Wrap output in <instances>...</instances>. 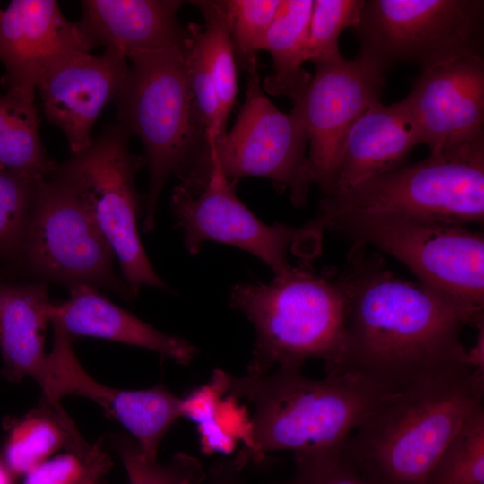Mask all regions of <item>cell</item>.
<instances>
[{
  "label": "cell",
  "mask_w": 484,
  "mask_h": 484,
  "mask_svg": "<svg viewBox=\"0 0 484 484\" xmlns=\"http://www.w3.org/2000/svg\"><path fill=\"white\" fill-rule=\"evenodd\" d=\"M339 278L347 325L335 371L359 373L393 391L428 374L469 365L462 332L483 324L484 317L396 276L361 243L352 244Z\"/></svg>",
  "instance_id": "cell-1"
},
{
  "label": "cell",
  "mask_w": 484,
  "mask_h": 484,
  "mask_svg": "<svg viewBox=\"0 0 484 484\" xmlns=\"http://www.w3.org/2000/svg\"><path fill=\"white\" fill-rule=\"evenodd\" d=\"M484 395V372L463 364L386 393L345 443L341 456L371 484H424Z\"/></svg>",
  "instance_id": "cell-2"
},
{
  "label": "cell",
  "mask_w": 484,
  "mask_h": 484,
  "mask_svg": "<svg viewBox=\"0 0 484 484\" xmlns=\"http://www.w3.org/2000/svg\"><path fill=\"white\" fill-rule=\"evenodd\" d=\"M389 392L351 370L327 373L322 379L291 367L242 377L225 373V394L246 398L255 407L248 438L231 461L241 471L271 452L342 451L356 428Z\"/></svg>",
  "instance_id": "cell-3"
},
{
  "label": "cell",
  "mask_w": 484,
  "mask_h": 484,
  "mask_svg": "<svg viewBox=\"0 0 484 484\" xmlns=\"http://www.w3.org/2000/svg\"><path fill=\"white\" fill-rule=\"evenodd\" d=\"M184 46L185 42L131 55L125 83L115 100L117 123L140 138L145 151L149 190L142 223L144 233L154 227L167 180L175 176L180 186H193L208 153L206 129L186 80Z\"/></svg>",
  "instance_id": "cell-4"
},
{
  "label": "cell",
  "mask_w": 484,
  "mask_h": 484,
  "mask_svg": "<svg viewBox=\"0 0 484 484\" xmlns=\"http://www.w3.org/2000/svg\"><path fill=\"white\" fill-rule=\"evenodd\" d=\"M229 304L255 330L247 375L278 367L302 368L308 359L324 363L326 373L341 362L346 336L347 305L339 278L331 269L316 272L307 263L290 266L266 284H237Z\"/></svg>",
  "instance_id": "cell-5"
},
{
  "label": "cell",
  "mask_w": 484,
  "mask_h": 484,
  "mask_svg": "<svg viewBox=\"0 0 484 484\" xmlns=\"http://www.w3.org/2000/svg\"><path fill=\"white\" fill-rule=\"evenodd\" d=\"M315 234L332 230L399 260L419 283L456 307L484 317V236L464 225L385 211L347 210L315 217Z\"/></svg>",
  "instance_id": "cell-6"
},
{
  "label": "cell",
  "mask_w": 484,
  "mask_h": 484,
  "mask_svg": "<svg viewBox=\"0 0 484 484\" xmlns=\"http://www.w3.org/2000/svg\"><path fill=\"white\" fill-rule=\"evenodd\" d=\"M116 260L84 203L51 174L37 182L22 247L1 272L68 290L90 286L133 299L134 295L116 271Z\"/></svg>",
  "instance_id": "cell-7"
},
{
  "label": "cell",
  "mask_w": 484,
  "mask_h": 484,
  "mask_svg": "<svg viewBox=\"0 0 484 484\" xmlns=\"http://www.w3.org/2000/svg\"><path fill=\"white\" fill-rule=\"evenodd\" d=\"M358 56L385 74L402 64L421 72L483 56V0H365L354 27Z\"/></svg>",
  "instance_id": "cell-8"
},
{
  "label": "cell",
  "mask_w": 484,
  "mask_h": 484,
  "mask_svg": "<svg viewBox=\"0 0 484 484\" xmlns=\"http://www.w3.org/2000/svg\"><path fill=\"white\" fill-rule=\"evenodd\" d=\"M131 135L118 124L107 126L83 151L56 163L52 174L84 203L112 247L122 279L137 297L143 287L169 290L142 245L138 220L140 196L135 186L145 159L129 149Z\"/></svg>",
  "instance_id": "cell-9"
},
{
  "label": "cell",
  "mask_w": 484,
  "mask_h": 484,
  "mask_svg": "<svg viewBox=\"0 0 484 484\" xmlns=\"http://www.w3.org/2000/svg\"><path fill=\"white\" fill-rule=\"evenodd\" d=\"M245 102L232 128L208 147L205 179L212 168L228 179L246 177L270 179L287 190L293 205H305L312 184L306 153L308 133L299 112H281L264 95L256 56L246 63Z\"/></svg>",
  "instance_id": "cell-10"
},
{
  "label": "cell",
  "mask_w": 484,
  "mask_h": 484,
  "mask_svg": "<svg viewBox=\"0 0 484 484\" xmlns=\"http://www.w3.org/2000/svg\"><path fill=\"white\" fill-rule=\"evenodd\" d=\"M347 210L385 211L464 225L484 221V160L429 155L324 198L317 217Z\"/></svg>",
  "instance_id": "cell-11"
},
{
  "label": "cell",
  "mask_w": 484,
  "mask_h": 484,
  "mask_svg": "<svg viewBox=\"0 0 484 484\" xmlns=\"http://www.w3.org/2000/svg\"><path fill=\"white\" fill-rule=\"evenodd\" d=\"M405 100L429 155L484 160L483 56H462L421 72Z\"/></svg>",
  "instance_id": "cell-12"
},
{
  "label": "cell",
  "mask_w": 484,
  "mask_h": 484,
  "mask_svg": "<svg viewBox=\"0 0 484 484\" xmlns=\"http://www.w3.org/2000/svg\"><path fill=\"white\" fill-rule=\"evenodd\" d=\"M384 74L357 56L315 64V73L293 101L307 133L312 184L332 192L346 135L355 121L380 102Z\"/></svg>",
  "instance_id": "cell-13"
},
{
  "label": "cell",
  "mask_w": 484,
  "mask_h": 484,
  "mask_svg": "<svg viewBox=\"0 0 484 484\" xmlns=\"http://www.w3.org/2000/svg\"><path fill=\"white\" fill-rule=\"evenodd\" d=\"M236 184L212 168L208 180L197 191L175 186L171 210L186 250L196 254L206 241L224 243L259 258L274 275L287 271L291 266L288 261L290 246L308 234L303 228L260 220L238 197Z\"/></svg>",
  "instance_id": "cell-14"
},
{
  "label": "cell",
  "mask_w": 484,
  "mask_h": 484,
  "mask_svg": "<svg viewBox=\"0 0 484 484\" xmlns=\"http://www.w3.org/2000/svg\"><path fill=\"white\" fill-rule=\"evenodd\" d=\"M51 324L48 368L56 399L60 402L66 395H77L93 401L129 432L149 459L157 460L162 438L181 417V398L162 384L144 390H122L100 384L80 364L71 335L59 324Z\"/></svg>",
  "instance_id": "cell-15"
},
{
  "label": "cell",
  "mask_w": 484,
  "mask_h": 484,
  "mask_svg": "<svg viewBox=\"0 0 484 484\" xmlns=\"http://www.w3.org/2000/svg\"><path fill=\"white\" fill-rule=\"evenodd\" d=\"M91 47L78 23L55 0H13L0 18L1 82L6 92L35 98L43 77L65 58Z\"/></svg>",
  "instance_id": "cell-16"
},
{
  "label": "cell",
  "mask_w": 484,
  "mask_h": 484,
  "mask_svg": "<svg viewBox=\"0 0 484 484\" xmlns=\"http://www.w3.org/2000/svg\"><path fill=\"white\" fill-rule=\"evenodd\" d=\"M128 71L127 58L116 52H82L61 61L40 81L43 113L65 134L72 154L90 145L96 120L120 94Z\"/></svg>",
  "instance_id": "cell-17"
},
{
  "label": "cell",
  "mask_w": 484,
  "mask_h": 484,
  "mask_svg": "<svg viewBox=\"0 0 484 484\" xmlns=\"http://www.w3.org/2000/svg\"><path fill=\"white\" fill-rule=\"evenodd\" d=\"M48 284L10 282L0 279V351L4 372L13 381L24 377L40 387L46 404L65 425L73 422L56 399L45 352V332L50 319Z\"/></svg>",
  "instance_id": "cell-18"
},
{
  "label": "cell",
  "mask_w": 484,
  "mask_h": 484,
  "mask_svg": "<svg viewBox=\"0 0 484 484\" xmlns=\"http://www.w3.org/2000/svg\"><path fill=\"white\" fill-rule=\"evenodd\" d=\"M420 135L403 99L391 105L377 102L351 125L341 149L332 198L357 185L403 165Z\"/></svg>",
  "instance_id": "cell-19"
},
{
  "label": "cell",
  "mask_w": 484,
  "mask_h": 484,
  "mask_svg": "<svg viewBox=\"0 0 484 484\" xmlns=\"http://www.w3.org/2000/svg\"><path fill=\"white\" fill-rule=\"evenodd\" d=\"M183 1L84 0L77 22L93 49L103 47L125 58L137 52L182 44L187 26L177 19Z\"/></svg>",
  "instance_id": "cell-20"
},
{
  "label": "cell",
  "mask_w": 484,
  "mask_h": 484,
  "mask_svg": "<svg viewBox=\"0 0 484 484\" xmlns=\"http://www.w3.org/2000/svg\"><path fill=\"white\" fill-rule=\"evenodd\" d=\"M69 293L68 299L51 303L50 319L71 336L101 338L144 348L186 366L198 353L186 339L157 330L109 301L95 288L79 286Z\"/></svg>",
  "instance_id": "cell-21"
},
{
  "label": "cell",
  "mask_w": 484,
  "mask_h": 484,
  "mask_svg": "<svg viewBox=\"0 0 484 484\" xmlns=\"http://www.w3.org/2000/svg\"><path fill=\"white\" fill-rule=\"evenodd\" d=\"M313 4L314 0H281L263 46L273 63V74L264 82V89L271 94L295 101L311 79L302 64L306 61Z\"/></svg>",
  "instance_id": "cell-22"
},
{
  "label": "cell",
  "mask_w": 484,
  "mask_h": 484,
  "mask_svg": "<svg viewBox=\"0 0 484 484\" xmlns=\"http://www.w3.org/2000/svg\"><path fill=\"white\" fill-rule=\"evenodd\" d=\"M56 165L40 139L35 98L0 96V170L44 179Z\"/></svg>",
  "instance_id": "cell-23"
},
{
  "label": "cell",
  "mask_w": 484,
  "mask_h": 484,
  "mask_svg": "<svg viewBox=\"0 0 484 484\" xmlns=\"http://www.w3.org/2000/svg\"><path fill=\"white\" fill-rule=\"evenodd\" d=\"M201 12L204 26L201 39L212 71L218 97L222 131L232 110L238 93L235 49L220 1H192Z\"/></svg>",
  "instance_id": "cell-24"
},
{
  "label": "cell",
  "mask_w": 484,
  "mask_h": 484,
  "mask_svg": "<svg viewBox=\"0 0 484 484\" xmlns=\"http://www.w3.org/2000/svg\"><path fill=\"white\" fill-rule=\"evenodd\" d=\"M424 484H484V408L475 407L442 452Z\"/></svg>",
  "instance_id": "cell-25"
},
{
  "label": "cell",
  "mask_w": 484,
  "mask_h": 484,
  "mask_svg": "<svg viewBox=\"0 0 484 484\" xmlns=\"http://www.w3.org/2000/svg\"><path fill=\"white\" fill-rule=\"evenodd\" d=\"M63 445L73 450L65 426L47 405V409L29 415L12 431L4 452L6 466L13 473L25 475Z\"/></svg>",
  "instance_id": "cell-26"
},
{
  "label": "cell",
  "mask_w": 484,
  "mask_h": 484,
  "mask_svg": "<svg viewBox=\"0 0 484 484\" xmlns=\"http://www.w3.org/2000/svg\"><path fill=\"white\" fill-rule=\"evenodd\" d=\"M113 445L126 471L130 484H203L206 478L200 461L176 454L168 464L149 459L137 443L123 434L113 436Z\"/></svg>",
  "instance_id": "cell-27"
},
{
  "label": "cell",
  "mask_w": 484,
  "mask_h": 484,
  "mask_svg": "<svg viewBox=\"0 0 484 484\" xmlns=\"http://www.w3.org/2000/svg\"><path fill=\"white\" fill-rule=\"evenodd\" d=\"M39 180L0 170V264L4 267L21 252Z\"/></svg>",
  "instance_id": "cell-28"
},
{
  "label": "cell",
  "mask_w": 484,
  "mask_h": 484,
  "mask_svg": "<svg viewBox=\"0 0 484 484\" xmlns=\"http://www.w3.org/2000/svg\"><path fill=\"white\" fill-rule=\"evenodd\" d=\"M365 0H314L306 61L315 64L341 57L339 36L348 27H355Z\"/></svg>",
  "instance_id": "cell-29"
},
{
  "label": "cell",
  "mask_w": 484,
  "mask_h": 484,
  "mask_svg": "<svg viewBox=\"0 0 484 484\" xmlns=\"http://www.w3.org/2000/svg\"><path fill=\"white\" fill-rule=\"evenodd\" d=\"M184 46L186 80L199 116L205 126L208 146L225 133L220 122V108L215 82L201 39V26L187 25Z\"/></svg>",
  "instance_id": "cell-30"
},
{
  "label": "cell",
  "mask_w": 484,
  "mask_h": 484,
  "mask_svg": "<svg viewBox=\"0 0 484 484\" xmlns=\"http://www.w3.org/2000/svg\"><path fill=\"white\" fill-rule=\"evenodd\" d=\"M233 42L235 56L244 65L263 49L266 33L281 0L220 1Z\"/></svg>",
  "instance_id": "cell-31"
},
{
  "label": "cell",
  "mask_w": 484,
  "mask_h": 484,
  "mask_svg": "<svg viewBox=\"0 0 484 484\" xmlns=\"http://www.w3.org/2000/svg\"><path fill=\"white\" fill-rule=\"evenodd\" d=\"M295 470L281 484H371L347 463L341 451L294 454Z\"/></svg>",
  "instance_id": "cell-32"
},
{
  "label": "cell",
  "mask_w": 484,
  "mask_h": 484,
  "mask_svg": "<svg viewBox=\"0 0 484 484\" xmlns=\"http://www.w3.org/2000/svg\"><path fill=\"white\" fill-rule=\"evenodd\" d=\"M225 394L224 371L216 369L210 383L193 390L181 398V417L197 424L213 419L216 409Z\"/></svg>",
  "instance_id": "cell-33"
},
{
  "label": "cell",
  "mask_w": 484,
  "mask_h": 484,
  "mask_svg": "<svg viewBox=\"0 0 484 484\" xmlns=\"http://www.w3.org/2000/svg\"><path fill=\"white\" fill-rule=\"evenodd\" d=\"M84 468L85 458L73 453L59 455L46 460L26 473L23 484H75Z\"/></svg>",
  "instance_id": "cell-34"
},
{
  "label": "cell",
  "mask_w": 484,
  "mask_h": 484,
  "mask_svg": "<svg viewBox=\"0 0 484 484\" xmlns=\"http://www.w3.org/2000/svg\"><path fill=\"white\" fill-rule=\"evenodd\" d=\"M213 420L218 428L227 436L245 443L251 430V419L246 409L238 404V399L229 395L219 403Z\"/></svg>",
  "instance_id": "cell-35"
},
{
  "label": "cell",
  "mask_w": 484,
  "mask_h": 484,
  "mask_svg": "<svg viewBox=\"0 0 484 484\" xmlns=\"http://www.w3.org/2000/svg\"><path fill=\"white\" fill-rule=\"evenodd\" d=\"M201 450L204 454H230L237 441L225 435L213 419L197 424Z\"/></svg>",
  "instance_id": "cell-36"
},
{
  "label": "cell",
  "mask_w": 484,
  "mask_h": 484,
  "mask_svg": "<svg viewBox=\"0 0 484 484\" xmlns=\"http://www.w3.org/2000/svg\"><path fill=\"white\" fill-rule=\"evenodd\" d=\"M91 447L85 458L83 473L75 484H97L109 466L108 457L100 444Z\"/></svg>",
  "instance_id": "cell-37"
},
{
  "label": "cell",
  "mask_w": 484,
  "mask_h": 484,
  "mask_svg": "<svg viewBox=\"0 0 484 484\" xmlns=\"http://www.w3.org/2000/svg\"><path fill=\"white\" fill-rule=\"evenodd\" d=\"M232 461L224 462L214 466L206 473V484H238V473Z\"/></svg>",
  "instance_id": "cell-38"
},
{
  "label": "cell",
  "mask_w": 484,
  "mask_h": 484,
  "mask_svg": "<svg viewBox=\"0 0 484 484\" xmlns=\"http://www.w3.org/2000/svg\"><path fill=\"white\" fill-rule=\"evenodd\" d=\"M477 328L475 344L467 349V362L473 368L484 372V324Z\"/></svg>",
  "instance_id": "cell-39"
},
{
  "label": "cell",
  "mask_w": 484,
  "mask_h": 484,
  "mask_svg": "<svg viewBox=\"0 0 484 484\" xmlns=\"http://www.w3.org/2000/svg\"><path fill=\"white\" fill-rule=\"evenodd\" d=\"M10 471L0 462V484H13Z\"/></svg>",
  "instance_id": "cell-40"
},
{
  "label": "cell",
  "mask_w": 484,
  "mask_h": 484,
  "mask_svg": "<svg viewBox=\"0 0 484 484\" xmlns=\"http://www.w3.org/2000/svg\"><path fill=\"white\" fill-rule=\"evenodd\" d=\"M2 13H3V10L0 9V18H1Z\"/></svg>",
  "instance_id": "cell-41"
}]
</instances>
